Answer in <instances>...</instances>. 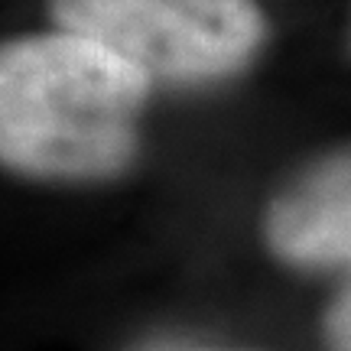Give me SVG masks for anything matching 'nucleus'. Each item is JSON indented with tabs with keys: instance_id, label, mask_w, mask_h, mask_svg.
Wrapping results in <instances>:
<instances>
[{
	"instance_id": "obj_1",
	"label": "nucleus",
	"mask_w": 351,
	"mask_h": 351,
	"mask_svg": "<svg viewBox=\"0 0 351 351\" xmlns=\"http://www.w3.org/2000/svg\"><path fill=\"white\" fill-rule=\"evenodd\" d=\"M153 82L101 43L52 26L0 39V169L85 186L130 169Z\"/></svg>"
},
{
	"instance_id": "obj_2",
	"label": "nucleus",
	"mask_w": 351,
	"mask_h": 351,
	"mask_svg": "<svg viewBox=\"0 0 351 351\" xmlns=\"http://www.w3.org/2000/svg\"><path fill=\"white\" fill-rule=\"evenodd\" d=\"M49 16L176 88L241 75L267 43L257 0H49Z\"/></svg>"
},
{
	"instance_id": "obj_3",
	"label": "nucleus",
	"mask_w": 351,
	"mask_h": 351,
	"mask_svg": "<svg viewBox=\"0 0 351 351\" xmlns=\"http://www.w3.org/2000/svg\"><path fill=\"white\" fill-rule=\"evenodd\" d=\"M263 244L302 270H351V150L328 153L276 192Z\"/></svg>"
},
{
	"instance_id": "obj_4",
	"label": "nucleus",
	"mask_w": 351,
	"mask_h": 351,
	"mask_svg": "<svg viewBox=\"0 0 351 351\" xmlns=\"http://www.w3.org/2000/svg\"><path fill=\"white\" fill-rule=\"evenodd\" d=\"M322 332H326L328 351H351V283L328 302Z\"/></svg>"
}]
</instances>
